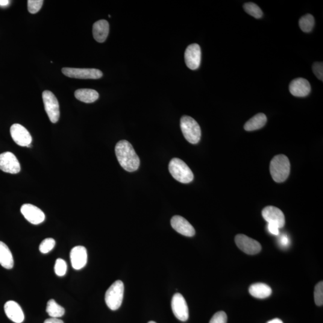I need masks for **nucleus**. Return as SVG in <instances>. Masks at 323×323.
I'll use <instances>...</instances> for the list:
<instances>
[{
  "mask_svg": "<svg viewBox=\"0 0 323 323\" xmlns=\"http://www.w3.org/2000/svg\"><path fill=\"white\" fill-rule=\"evenodd\" d=\"M10 1L8 0H0V5L1 6H6L8 4H9Z\"/></svg>",
  "mask_w": 323,
  "mask_h": 323,
  "instance_id": "c9c22d12",
  "label": "nucleus"
},
{
  "mask_svg": "<svg viewBox=\"0 0 323 323\" xmlns=\"http://www.w3.org/2000/svg\"><path fill=\"white\" fill-rule=\"evenodd\" d=\"M10 134L14 142L21 147L30 148L32 137L27 129L20 124H13L10 128Z\"/></svg>",
  "mask_w": 323,
  "mask_h": 323,
  "instance_id": "9d476101",
  "label": "nucleus"
},
{
  "mask_svg": "<svg viewBox=\"0 0 323 323\" xmlns=\"http://www.w3.org/2000/svg\"><path fill=\"white\" fill-rule=\"evenodd\" d=\"M4 311L8 318L14 323H21L24 320V314L22 308L16 302H7L4 305Z\"/></svg>",
  "mask_w": 323,
  "mask_h": 323,
  "instance_id": "a211bd4d",
  "label": "nucleus"
},
{
  "mask_svg": "<svg viewBox=\"0 0 323 323\" xmlns=\"http://www.w3.org/2000/svg\"><path fill=\"white\" fill-rule=\"evenodd\" d=\"M67 265L66 261L62 258H58L55 265V274L59 277H63L66 274Z\"/></svg>",
  "mask_w": 323,
  "mask_h": 323,
  "instance_id": "c85d7f7f",
  "label": "nucleus"
},
{
  "mask_svg": "<svg viewBox=\"0 0 323 323\" xmlns=\"http://www.w3.org/2000/svg\"><path fill=\"white\" fill-rule=\"evenodd\" d=\"M290 163L286 156L279 155L272 159L270 163V172L273 180L277 183H282L289 177Z\"/></svg>",
  "mask_w": 323,
  "mask_h": 323,
  "instance_id": "f03ea898",
  "label": "nucleus"
},
{
  "mask_svg": "<svg viewBox=\"0 0 323 323\" xmlns=\"http://www.w3.org/2000/svg\"><path fill=\"white\" fill-rule=\"evenodd\" d=\"M0 169L12 174L19 173L20 165L15 155L9 152L0 155Z\"/></svg>",
  "mask_w": 323,
  "mask_h": 323,
  "instance_id": "f8f14e48",
  "label": "nucleus"
},
{
  "mask_svg": "<svg viewBox=\"0 0 323 323\" xmlns=\"http://www.w3.org/2000/svg\"><path fill=\"white\" fill-rule=\"evenodd\" d=\"M70 258L73 268L80 270L86 266L87 261V253L86 248L83 246H76L70 252Z\"/></svg>",
  "mask_w": 323,
  "mask_h": 323,
  "instance_id": "f3484780",
  "label": "nucleus"
},
{
  "mask_svg": "<svg viewBox=\"0 0 323 323\" xmlns=\"http://www.w3.org/2000/svg\"><path fill=\"white\" fill-rule=\"evenodd\" d=\"M124 295V284L117 280L107 290L105 296V303L111 310L116 311L121 306Z\"/></svg>",
  "mask_w": 323,
  "mask_h": 323,
  "instance_id": "39448f33",
  "label": "nucleus"
},
{
  "mask_svg": "<svg viewBox=\"0 0 323 323\" xmlns=\"http://www.w3.org/2000/svg\"><path fill=\"white\" fill-rule=\"evenodd\" d=\"M249 292L252 297L265 299L271 295L272 290L268 285L264 283H255L249 287Z\"/></svg>",
  "mask_w": 323,
  "mask_h": 323,
  "instance_id": "aec40b11",
  "label": "nucleus"
},
{
  "mask_svg": "<svg viewBox=\"0 0 323 323\" xmlns=\"http://www.w3.org/2000/svg\"><path fill=\"white\" fill-rule=\"evenodd\" d=\"M115 153L120 165L126 171L134 172L139 168L140 158L128 141L121 140L117 143Z\"/></svg>",
  "mask_w": 323,
  "mask_h": 323,
  "instance_id": "f257e3e1",
  "label": "nucleus"
},
{
  "mask_svg": "<svg viewBox=\"0 0 323 323\" xmlns=\"http://www.w3.org/2000/svg\"><path fill=\"white\" fill-rule=\"evenodd\" d=\"M185 63L190 70H197L201 62V50L198 44L194 43L187 47L184 54Z\"/></svg>",
  "mask_w": 323,
  "mask_h": 323,
  "instance_id": "9b49d317",
  "label": "nucleus"
},
{
  "mask_svg": "<svg viewBox=\"0 0 323 323\" xmlns=\"http://www.w3.org/2000/svg\"><path fill=\"white\" fill-rule=\"evenodd\" d=\"M44 323H64L63 320L57 318H51L45 320Z\"/></svg>",
  "mask_w": 323,
  "mask_h": 323,
  "instance_id": "f704fd0d",
  "label": "nucleus"
},
{
  "mask_svg": "<svg viewBox=\"0 0 323 323\" xmlns=\"http://www.w3.org/2000/svg\"><path fill=\"white\" fill-rule=\"evenodd\" d=\"M267 122V117L265 114L258 113L248 121L244 125V129L246 131H252L261 129L265 125Z\"/></svg>",
  "mask_w": 323,
  "mask_h": 323,
  "instance_id": "5701e85b",
  "label": "nucleus"
},
{
  "mask_svg": "<svg viewBox=\"0 0 323 323\" xmlns=\"http://www.w3.org/2000/svg\"><path fill=\"white\" fill-rule=\"evenodd\" d=\"M20 212L26 220L33 225H39L45 220V214L35 205L25 204L20 208Z\"/></svg>",
  "mask_w": 323,
  "mask_h": 323,
  "instance_id": "ddd939ff",
  "label": "nucleus"
},
{
  "mask_svg": "<svg viewBox=\"0 0 323 323\" xmlns=\"http://www.w3.org/2000/svg\"><path fill=\"white\" fill-rule=\"evenodd\" d=\"M314 75L319 80L323 81V63H315L313 66Z\"/></svg>",
  "mask_w": 323,
  "mask_h": 323,
  "instance_id": "2f4dec72",
  "label": "nucleus"
},
{
  "mask_svg": "<svg viewBox=\"0 0 323 323\" xmlns=\"http://www.w3.org/2000/svg\"><path fill=\"white\" fill-rule=\"evenodd\" d=\"M43 100L46 112L53 123H57L60 116V105L57 98L51 91L43 92Z\"/></svg>",
  "mask_w": 323,
  "mask_h": 323,
  "instance_id": "423d86ee",
  "label": "nucleus"
},
{
  "mask_svg": "<svg viewBox=\"0 0 323 323\" xmlns=\"http://www.w3.org/2000/svg\"><path fill=\"white\" fill-rule=\"evenodd\" d=\"M43 0H28V10L29 12L31 14L37 13L43 4Z\"/></svg>",
  "mask_w": 323,
  "mask_h": 323,
  "instance_id": "c756f323",
  "label": "nucleus"
},
{
  "mask_svg": "<svg viewBox=\"0 0 323 323\" xmlns=\"http://www.w3.org/2000/svg\"><path fill=\"white\" fill-rule=\"evenodd\" d=\"M171 308L173 313L178 320L186 322L189 319V308L186 300L180 293H176L173 296Z\"/></svg>",
  "mask_w": 323,
  "mask_h": 323,
  "instance_id": "1a4fd4ad",
  "label": "nucleus"
},
{
  "mask_svg": "<svg viewBox=\"0 0 323 323\" xmlns=\"http://www.w3.org/2000/svg\"><path fill=\"white\" fill-rule=\"evenodd\" d=\"M56 242L54 239L49 238L44 240L39 246V250L43 254L48 253L55 247Z\"/></svg>",
  "mask_w": 323,
  "mask_h": 323,
  "instance_id": "bb28decb",
  "label": "nucleus"
},
{
  "mask_svg": "<svg viewBox=\"0 0 323 323\" xmlns=\"http://www.w3.org/2000/svg\"><path fill=\"white\" fill-rule=\"evenodd\" d=\"M289 90L292 95L297 97L307 96L311 92L310 82L304 78H297L290 82Z\"/></svg>",
  "mask_w": 323,
  "mask_h": 323,
  "instance_id": "dca6fc26",
  "label": "nucleus"
},
{
  "mask_svg": "<svg viewBox=\"0 0 323 323\" xmlns=\"http://www.w3.org/2000/svg\"><path fill=\"white\" fill-rule=\"evenodd\" d=\"M171 225L175 231L184 236L192 237L195 235V230L193 226L183 217H173L171 220Z\"/></svg>",
  "mask_w": 323,
  "mask_h": 323,
  "instance_id": "2eb2a0df",
  "label": "nucleus"
},
{
  "mask_svg": "<svg viewBox=\"0 0 323 323\" xmlns=\"http://www.w3.org/2000/svg\"><path fill=\"white\" fill-rule=\"evenodd\" d=\"M228 317L223 311H219L213 316L209 323H227Z\"/></svg>",
  "mask_w": 323,
  "mask_h": 323,
  "instance_id": "7c9ffc66",
  "label": "nucleus"
},
{
  "mask_svg": "<svg viewBox=\"0 0 323 323\" xmlns=\"http://www.w3.org/2000/svg\"><path fill=\"white\" fill-rule=\"evenodd\" d=\"M243 9L249 15L256 19H260L263 16V11L257 4L253 2H246L243 5Z\"/></svg>",
  "mask_w": 323,
  "mask_h": 323,
  "instance_id": "a878e982",
  "label": "nucleus"
},
{
  "mask_svg": "<svg viewBox=\"0 0 323 323\" xmlns=\"http://www.w3.org/2000/svg\"><path fill=\"white\" fill-rule=\"evenodd\" d=\"M62 72L67 77L80 79H98L103 75L100 70L95 69L63 68Z\"/></svg>",
  "mask_w": 323,
  "mask_h": 323,
  "instance_id": "0eeeda50",
  "label": "nucleus"
},
{
  "mask_svg": "<svg viewBox=\"0 0 323 323\" xmlns=\"http://www.w3.org/2000/svg\"><path fill=\"white\" fill-rule=\"evenodd\" d=\"M46 312L51 318L58 319L64 315L65 309L54 299H51L47 304Z\"/></svg>",
  "mask_w": 323,
  "mask_h": 323,
  "instance_id": "b1692460",
  "label": "nucleus"
},
{
  "mask_svg": "<svg viewBox=\"0 0 323 323\" xmlns=\"http://www.w3.org/2000/svg\"><path fill=\"white\" fill-rule=\"evenodd\" d=\"M268 230L270 233L274 235V236H278L280 234V228L273 223H268Z\"/></svg>",
  "mask_w": 323,
  "mask_h": 323,
  "instance_id": "473e14b6",
  "label": "nucleus"
},
{
  "mask_svg": "<svg viewBox=\"0 0 323 323\" xmlns=\"http://www.w3.org/2000/svg\"><path fill=\"white\" fill-rule=\"evenodd\" d=\"M0 265L7 269H12L14 260L12 254L4 242H0Z\"/></svg>",
  "mask_w": 323,
  "mask_h": 323,
  "instance_id": "412c9836",
  "label": "nucleus"
},
{
  "mask_svg": "<svg viewBox=\"0 0 323 323\" xmlns=\"http://www.w3.org/2000/svg\"><path fill=\"white\" fill-rule=\"evenodd\" d=\"M299 24L302 31L310 32L313 30L314 24H315V19L312 14H305L299 20Z\"/></svg>",
  "mask_w": 323,
  "mask_h": 323,
  "instance_id": "393cba45",
  "label": "nucleus"
},
{
  "mask_svg": "<svg viewBox=\"0 0 323 323\" xmlns=\"http://www.w3.org/2000/svg\"><path fill=\"white\" fill-rule=\"evenodd\" d=\"M148 323H156L155 322L151 321V322H149Z\"/></svg>",
  "mask_w": 323,
  "mask_h": 323,
  "instance_id": "4c0bfd02",
  "label": "nucleus"
},
{
  "mask_svg": "<svg viewBox=\"0 0 323 323\" xmlns=\"http://www.w3.org/2000/svg\"><path fill=\"white\" fill-rule=\"evenodd\" d=\"M76 98L78 100L85 103H92L99 98V93L97 91L90 89H80L75 93Z\"/></svg>",
  "mask_w": 323,
  "mask_h": 323,
  "instance_id": "4be33fe9",
  "label": "nucleus"
},
{
  "mask_svg": "<svg viewBox=\"0 0 323 323\" xmlns=\"http://www.w3.org/2000/svg\"><path fill=\"white\" fill-rule=\"evenodd\" d=\"M180 127L183 136L188 142L195 145L199 142L201 130L196 120L188 116H183L180 120Z\"/></svg>",
  "mask_w": 323,
  "mask_h": 323,
  "instance_id": "20e7f679",
  "label": "nucleus"
},
{
  "mask_svg": "<svg viewBox=\"0 0 323 323\" xmlns=\"http://www.w3.org/2000/svg\"><path fill=\"white\" fill-rule=\"evenodd\" d=\"M280 243L282 246H285L286 247L290 243V240L289 238L286 235H283V236H281L280 240Z\"/></svg>",
  "mask_w": 323,
  "mask_h": 323,
  "instance_id": "72a5a7b5",
  "label": "nucleus"
},
{
  "mask_svg": "<svg viewBox=\"0 0 323 323\" xmlns=\"http://www.w3.org/2000/svg\"><path fill=\"white\" fill-rule=\"evenodd\" d=\"M267 323H283V321L279 319H275L271 320H270Z\"/></svg>",
  "mask_w": 323,
  "mask_h": 323,
  "instance_id": "e433bc0d",
  "label": "nucleus"
},
{
  "mask_svg": "<svg viewBox=\"0 0 323 323\" xmlns=\"http://www.w3.org/2000/svg\"><path fill=\"white\" fill-rule=\"evenodd\" d=\"M314 301L318 306L323 305V283L320 281L317 284L314 290Z\"/></svg>",
  "mask_w": 323,
  "mask_h": 323,
  "instance_id": "cd10ccee",
  "label": "nucleus"
},
{
  "mask_svg": "<svg viewBox=\"0 0 323 323\" xmlns=\"http://www.w3.org/2000/svg\"><path fill=\"white\" fill-rule=\"evenodd\" d=\"M169 171L173 178L181 183H189L193 180L192 170L180 159L173 158L170 161Z\"/></svg>",
  "mask_w": 323,
  "mask_h": 323,
  "instance_id": "7ed1b4c3",
  "label": "nucleus"
},
{
  "mask_svg": "<svg viewBox=\"0 0 323 323\" xmlns=\"http://www.w3.org/2000/svg\"><path fill=\"white\" fill-rule=\"evenodd\" d=\"M109 33V23L105 20H99L93 25V36L98 43H103L106 40Z\"/></svg>",
  "mask_w": 323,
  "mask_h": 323,
  "instance_id": "6ab92c4d",
  "label": "nucleus"
},
{
  "mask_svg": "<svg viewBox=\"0 0 323 323\" xmlns=\"http://www.w3.org/2000/svg\"><path fill=\"white\" fill-rule=\"evenodd\" d=\"M262 214L263 219L268 223H273L278 226L280 229L284 227L286 223L285 216L283 211L279 208L274 206H268L263 208Z\"/></svg>",
  "mask_w": 323,
  "mask_h": 323,
  "instance_id": "4468645a",
  "label": "nucleus"
},
{
  "mask_svg": "<svg viewBox=\"0 0 323 323\" xmlns=\"http://www.w3.org/2000/svg\"><path fill=\"white\" fill-rule=\"evenodd\" d=\"M236 244L241 250L249 255L258 254L262 249L260 243L254 239L243 234H239L236 237Z\"/></svg>",
  "mask_w": 323,
  "mask_h": 323,
  "instance_id": "6e6552de",
  "label": "nucleus"
}]
</instances>
